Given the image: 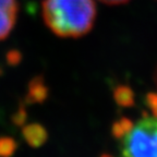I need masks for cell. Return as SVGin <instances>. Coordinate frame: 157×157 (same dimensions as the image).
<instances>
[{
  "label": "cell",
  "mask_w": 157,
  "mask_h": 157,
  "mask_svg": "<svg viewBox=\"0 0 157 157\" xmlns=\"http://www.w3.org/2000/svg\"><path fill=\"white\" fill-rule=\"evenodd\" d=\"M43 17L58 36L80 37L93 27L96 8L93 0H45Z\"/></svg>",
  "instance_id": "1"
},
{
  "label": "cell",
  "mask_w": 157,
  "mask_h": 157,
  "mask_svg": "<svg viewBox=\"0 0 157 157\" xmlns=\"http://www.w3.org/2000/svg\"><path fill=\"white\" fill-rule=\"evenodd\" d=\"M122 140L123 157H157V118L144 113Z\"/></svg>",
  "instance_id": "2"
},
{
  "label": "cell",
  "mask_w": 157,
  "mask_h": 157,
  "mask_svg": "<svg viewBox=\"0 0 157 157\" xmlns=\"http://www.w3.org/2000/svg\"><path fill=\"white\" fill-rule=\"evenodd\" d=\"M17 9V0H0V40L7 38L14 27Z\"/></svg>",
  "instance_id": "3"
},
{
  "label": "cell",
  "mask_w": 157,
  "mask_h": 157,
  "mask_svg": "<svg viewBox=\"0 0 157 157\" xmlns=\"http://www.w3.org/2000/svg\"><path fill=\"white\" fill-rule=\"evenodd\" d=\"M48 93V87L45 84L43 76H35L29 83V90H27L25 101L29 105H31V104H42L47 99Z\"/></svg>",
  "instance_id": "4"
},
{
  "label": "cell",
  "mask_w": 157,
  "mask_h": 157,
  "mask_svg": "<svg viewBox=\"0 0 157 157\" xmlns=\"http://www.w3.org/2000/svg\"><path fill=\"white\" fill-rule=\"evenodd\" d=\"M22 135L29 146L38 148L46 143L48 133L46 129L39 123H29L23 127Z\"/></svg>",
  "instance_id": "5"
},
{
  "label": "cell",
  "mask_w": 157,
  "mask_h": 157,
  "mask_svg": "<svg viewBox=\"0 0 157 157\" xmlns=\"http://www.w3.org/2000/svg\"><path fill=\"white\" fill-rule=\"evenodd\" d=\"M115 101L120 107H132L134 105V93L132 88L127 85H120L115 88L113 91Z\"/></svg>",
  "instance_id": "6"
},
{
  "label": "cell",
  "mask_w": 157,
  "mask_h": 157,
  "mask_svg": "<svg viewBox=\"0 0 157 157\" xmlns=\"http://www.w3.org/2000/svg\"><path fill=\"white\" fill-rule=\"evenodd\" d=\"M132 127H133L132 120H130V119L127 117L120 118L119 120L115 121V122L113 123V127H111L113 136L115 137V139H117V140H121V139H123L124 135L132 129Z\"/></svg>",
  "instance_id": "7"
},
{
  "label": "cell",
  "mask_w": 157,
  "mask_h": 157,
  "mask_svg": "<svg viewBox=\"0 0 157 157\" xmlns=\"http://www.w3.org/2000/svg\"><path fill=\"white\" fill-rule=\"evenodd\" d=\"M17 148V143L13 137H0V157H11Z\"/></svg>",
  "instance_id": "8"
},
{
  "label": "cell",
  "mask_w": 157,
  "mask_h": 157,
  "mask_svg": "<svg viewBox=\"0 0 157 157\" xmlns=\"http://www.w3.org/2000/svg\"><path fill=\"white\" fill-rule=\"evenodd\" d=\"M26 119H27V113L23 106H21V107L17 109V111H15L12 117H11V120H12L13 124L17 125V127L24 125L25 122H26Z\"/></svg>",
  "instance_id": "9"
},
{
  "label": "cell",
  "mask_w": 157,
  "mask_h": 157,
  "mask_svg": "<svg viewBox=\"0 0 157 157\" xmlns=\"http://www.w3.org/2000/svg\"><path fill=\"white\" fill-rule=\"evenodd\" d=\"M6 60H7L8 64H10V66H17L20 62L22 61V54L17 49H11L6 55Z\"/></svg>",
  "instance_id": "10"
},
{
  "label": "cell",
  "mask_w": 157,
  "mask_h": 157,
  "mask_svg": "<svg viewBox=\"0 0 157 157\" xmlns=\"http://www.w3.org/2000/svg\"><path fill=\"white\" fill-rule=\"evenodd\" d=\"M147 107L150 108L153 116L157 118V93H148L145 97Z\"/></svg>",
  "instance_id": "11"
},
{
  "label": "cell",
  "mask_w": 157,
  "mask_h": 157,
  "mask_svg": "<svg viewBox=\"0 0 157 157\" xmlns=\"http://www.w3.org/2000/svg\"><path fill=\"white\" fill-rule=\"evenodd\" d=\"M101 1L107 3V5H121V3L128 2L129 0H101Z\"/></svg>",
  "instance_id": "12"
},
{
  "label": "cell",
  "mask_w": 157,
  "mask_h": 157,
  "mask_svg": "<svg viewBox=\"0 0 157 157\" xmlns=\"http://www.w3.org/2000/svg\"><path fill=\"white\" fill-rule=\"evenodd\" d=\"M101 157H113V156H111V155H109V154H103Z\"/></svg>",
  "instance_id": "13"
},
{
  "label": "cell",
  "mask_w": 157,
  "mask_h": 157,
  "mask_svg": "<svg viewBox=\"0 0 157 157\" xmlns=\"http://www.w3.org/2000/svg\"><path fill=\"white\" fill-rule=\"evenodd\" d=\"M0 70H1V69H0ZM0 74H1V71H0Z\"/></svg>",
  "instance_id": "14"
}]
</instances>
